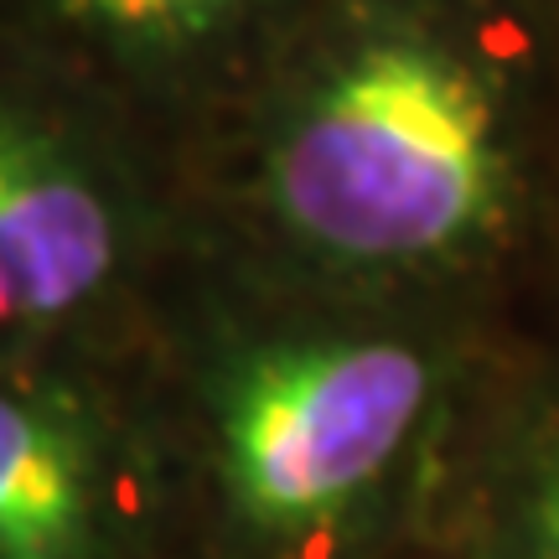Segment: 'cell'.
<instances>
[{"mask_svg": "<svg viewBox=\"0 0 559 559\" xmlns=\"http://www.w3.org/2000/svg\"><path fill=\"white\" fill-rule=\"evenodd\" d=\"M243 0H68V11L94 21L104 32L145 41H181L202 37L218 21H228Z\"/></svg>", "mask_w": 559, "mask_h": 559, "instance_id": "cell-5", "label": "cell"}, {"mask_svg": "<svg viewBox=\"0 0 559 559\" xmlns=\"http://www.w3.org/2000/svg\"><path fill=\"white\" fill-rule=\"evenodd\" d=\"M528 539L534 559H559V425L539 445V466L528 477Z\"/></svg>", "mask_w": 559, "mask_h": 559, "instance_id": "cell-6", "label": "cell"}, {"mask_svg": "<svg viewBox=\"0 0 559 559\" xmlns=\"http://www.w3.org/2000/svg\"><path fill=\"white\" fill-rule=\"evenodd\" d=\"M115 260L120 228L99 181L37 124L0 115V332L88 306Z\"/></svg>", "mask_w": 559, "mask_h": 559, "instance_id": "cell-3", "label": "cell"}, {"mask_svg": "<svg viewBox=\"0 0 559 559\" xmlns=\"http://www.w3.org/2000/svg\"><path fill=\"white\" fill-rule=\"evenodd\" d=\"M270 198L332 264H461L498 239L513 198L502 79L430 26L362 32L280 130Z\"/></svg>", "mask_w": 559, "mask_h": 559, "instance_id": "cell-1", "label": "cell"}, {"mask_svg": "<svg viewBox=\"0 0 559 559\" xmlns=\"http://www.w3.org/2000/svg\"><path fill=\"white\" fill-rule=\"evenodd\" d=\"M109 481L62 404L0 383V559H104Z\"/></svg>", "mask_w": 559, "mask_h": 559, "instance_id": "cell-4", "label": "cell"}, {"mask_svg": "<svg viewBox=\"0 0 559 559\" xmlns=\"http://www.w3.org/2000/svg\"><path fill=\"white\" fill-rule=\"evenodd\" d=\"M436 409V358L404 337H306L234 368L218 477L234 519L275 549L332 539L400 472Z\"/></svg>", "mask_w": 559, "mask_h": 559, "instance_id": "cell-2", "label": "cell"}]
</instances>
